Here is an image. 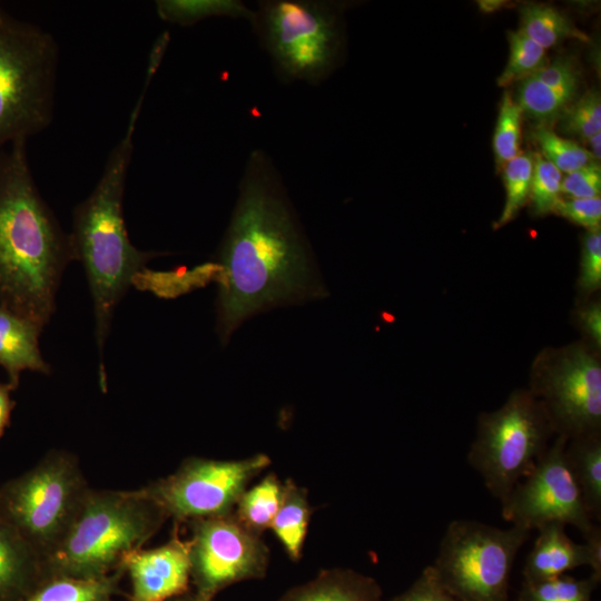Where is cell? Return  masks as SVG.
I'll list each match as a JSON object with an SVG mask.
<instances>
[{"label":"cell","mask_w":601,"mask_h":601,"mask_svg":"<svg viewBox=\"0 0 601 601\" xmlns=\"http://www.w3.org/2000/svg\"><path fill=\"white\" fill-rule=\"evenodd\" d=\"M562 173L550 161L536 155L529 198L535 215L554 213L561 198Z\"/></svg>","instance_id":"4dcf8cb0"},{"label":"cell","mask_w":601,"mask_h":601,"mask_svg":"<svg viewBox=\"0 0 601 601\" xmlns=\"http://www.w3.org/2000/svg\"><path fill=\"white\" fill-rule=\"evenodd\" d=\"M170 41V36H169V32H164L161 33L155 41L152 48H151V51H150V55H149V60H148V65H147V72H146V82H145V87H144V90L147 89L148 85L150 83L154 75L156 73L162 58H164V55L167 50V47H168V43Z\"/></svg>","instance_id":"f35d334b"},{"label":"cell","mask_w":601,"mask_h":601,"mask_svg":"<svg viewBox=\"0 0 601 601\" xmlns=\"http://www.w3.org/2000/svg\"><path fill=\"white\" fill-rule=\"evenodd\" d=\"M168 519L146 487L88 491L67 533L46 559L47 574L95 579L122 565Z\"/></svg>","instance_id":"277c9868"},{"label":"cell","mask_w":601,"mask_h":601,"mask_svg":"<svg viewBox=\"0 0 601 601\" xmlns=\"http://www.w3.org/2000/svg\"><path fill=\"white\" fill-rule=\"evenodd\" d=\"M216 272L223 343L255 314L326 295L283 178L260 148L247 156Z\"/></svg>","instance_id":"6da1fadb"},{"label":"cell","mask_w":601,"mask_h":601,"mask_svg":"<svg viewBox=\"0 0 601 601\" xmlns=\"http://www.w3.org/2000/svg\"><path fill=\"white\" fill-rule=\"evenodd\" d=\"M263 453L240 460L191 456L146 490L175 525L233 512L248 483L270 465Z\"/></svg>","instance_id":"30bf717a"},{"label":"cell","mask_w":601,"mask_h":601,"mask_svg":"<svg viewBox=\"0 0 601 601\" xmlns=\"http://www.w3.org/2000/svg\"><path fill=\"white\" fill-rule=\"evenodd\" d=\"M510 57L497 85L505 87L521 81L546 65L545 49L540 47L523 32L509 31Z\"/></svg>","instance_id":"83f0119b"},{"label":"cell","mask_w":601,"mask_h":601,"mask_svg":"<svg viewBox=\"0 0 601 601\" xmlns=\"http://www.w3.org/2000/svg\"><path fill=\"white\" fill-rule=\"evenodd\" d=\"M13 390L9 383L0 384V439L10 423L11 412L14 407V402L10 397Z\"/></svg>","instance_id":"ab89813d"},{"label":"cell","mask_w":601,"mask_h":601,"mask_svg":"<svg viewBox=\"0 0 601 601\" xmlns=\"http://www.w3.org/2000/svg\"><path fill=\"white\" fill-rule=\"evenodd\" d=\"M531 392L544 405L555 435L573 439L600 433L601 365L583 345L554 354L535 372Z\"/></svg>","instance_id":"4fadbf2b"},{"label":"cell","mask_w":601,"mask_h":601,"mask_svg":"<svg viewBox=\"0 0 601 601\" xmlns=\"http://www.w3.org/2000/svg\"><path fill=\"white\" fill-rule=\"evenodd\" d=\"M519 82L516 104L522 112L541 120L553 118L565 109L578 87V85L554 87L533 77Z\"/></svg>","instance_id":"d4e9b609"},{"label":"cell","mask_w":601,"mask_h":601,"mask_svg":"<svg viewBox=\"0 0 601 601\" xmlns=\"http://www.w3.org/2000/svg\"><path fill=\"white\" fill-rule=\"evenodd\" d=\"M554 213L589 230L600 229L601 199L600 197L561 199Z\"/></svg>","instance_id":"e575fe53"},{"label":"cell","mask_w":601,"mask_h":601,"mask_svg":"<svg viewBox=\"0 0 601 601\" xmlns=\"http://www.w3.org/2000/svg\"><path fill=\"white\" fill-rule=\"evenodd\" d=\"M158 17L169 23L188 27L214 18L245 19L249 22L253 9L239 0H158Z\"/></svg>","instance_id":"603a6c76"},{"label":"cell","mask_w":601,"mask_h":601,"mask_svg":"<svg viewBox=\"0 0 601 601\" xmlns=\"http://www.w3.org/2000/svg\"><path fill=\"white\" fill-rule=\"evenodd\" d=\"M522 110L510 92H505L500 106L493 148L496 162L503 165L520 154Z\"/></svg>","instance_id":"f546056e"},{"label":"cell","mask_w":601,"mask_h":601,"mask_svg":"<svg viewBox=\"0 0 601 601\" xmlns=\"http://www.w3.org/2000/svg\"><path fill=\"white\" fill-rule=\"evenodd\" d=\"M168 601H213V599L206 598L197 593L196 591H188L184 594L175 597Z\"/></svg>","instance_id":"b9f144b4"},{"label":"cell","mask_w":601,"mask_h":601,"mask_svg":"<svg viewBox=\"0 0 601 601\" xmlns=\"http://www.w3.org/2000/svg\"><path fill=\"white\" fill-rule=\"evenodd\" d=\"M538 532L523 568V582L534 583L553 579L582 565H588L591 574L601 580L599 525L583 536L582 544L574 542L566 534L565 525L562 523H548L539 528Z\"/></svg>","instance_id":"9a60e30c"},{"label":"cell","mask_w":601,"mask_h":601,"mask_svg":"<svg viewBox=\"0 0 601 601\" xmlns=\"http://www.w3.org/2000/svg\"><path fill=\"white\" fill-rule=\"evenodd\" d=\"M599 582L592 574L582 580L563 574L534 583L523 582L518 601H592Z\"/></svg>","instance_id":"484cf974"},{"label":"cell","mask_w":601,"mask_h":601,"mask_svg":"<svg viewBox=\"0 0 601 601\" xmlns=\"http://www.w3.org/2000/svg\"><path fill=\"white\" fill-rule=\"evenodd\" d=\"M543 158L554 165L561 173H572L593 161L591 152L578 142L562 138L546 128H538L533 132Z\"/></svg>","instance_id":"f1b7e54d"},{"label":"cell","mask_w":601,"mask_h":601,"mask_svg":"<svg viewBox=\"0 0 601 601\" xmlns=\"http://www.w3.org/2000/svg\"><path fill=\"white\" fill-rule=\"evenodd\" d=\"M122 564L131 581L129 601H168L189 591V543L178 525L167 543L134 551Z\"/></svg>","instance_id":"5bb4252c"},{"label":"cell","mask_w":601,"mask_h":601,"mask_svg":"<svg viewBox=\"0 0 601 601\" xmlns=\"http://www.w3.org/2000/svg\"><path fill=\"white\" fill-rule=\"evenodd\" d=\"M560 129L587 140L601 132V99L598 90L585 92L574 105L566 108L560 120Z\"/></svg>","instance_id":"1f68e13d"},{"label":"cell","mask_w":601,"mask_h":601,"mask_svg":"<svg viewBox=\"0 0 601 601\" xmlns=\"http://www.w3.org/2000/svg\"><path fill=\"white\" fill-rule=\"evenodd\" d=\"M132 109L125 135L109 154L91 194L73 211L69 234L75 259L83 265L95 314V337L102 361L114 312L129 285L144 272L154 252L136 248L124 217V194L134 151V132L144 97Z\"/></svg>","instance_id":"3957f363"},{"label":"cell","mask_w":601,"mask_h":601,"mask_svg":"<svg viewBox=\"0 0 601 601\" xmlns=\"http://www.w3.org/2000/svg\"><path fill=\"white\" fill-rule=\"evenodd\" d=\"M312 516L308 493L292 479L284 482L282 501L270 529L292 561L302 559L303 546Z\"/></svg>","instance_id":"44dd1931"},{"label":"cell","mask_w":601,"mask_h":601,"mask_svg":"<svg viewBox=\"0 0 601 601\" xmlns=\"http://www.w3.org/2000/svg\"><path fill=\"white\" fill-rule=\"evenodd\" d=\"M530 533L516 525L501 529L475 520H454L431 566L457 601H509L513 563Z\"/></svg>","instance_id":"9c48e42d"},{"label":"cell","mask_w":601,"mask_h":601,"mask_svg":"<svg viewBox=\"0 0 601 601\" xmlns=\"http://www.w3.org/2000/svg\"><path fill=\"white\" fill-rule=\"evenodd\" d=\"M46 577L45 556L0 511V601H19Z\"/></svg>","instance_id":"2e32d148"},{"label":"cell","mask_w":601,"mask_h":601,"mask_svg":"<svg viewBox=\"0 0 601 601\" xmlns=\"http://www.w3.org/2000/svg\"><path fill=\"white\" fill-rule=\"evenodd\" d=\"M589 147L591 148L590 152L594 159H600L601 157V132L587 139Z\"/></svg>","instance_id":"60d3db41"},{"label":"cell","mask_w":601,"mask_h":601,"mask_svg":"<svg viewBox=\"0 0 601 601\" xmlns=\"http://www.w3.org/2000/svg\"><path fill=\"white\" fill-rule=\"evenodd\" d=\"M568 440L563 435H556L533 470L501 503L505 521L530 531L551 522L570 524L578 529L582 536L594 529L595 524L565 462Z\"/></svg>","instance_id":"7c38bea8"},{"label":"cell","mask_w":601,"mask_h":601,"mask_svg":"<svg viewBox=\"0 0 601 601\" xmlns=\"http://www.w3.org/2000/svg\"><path fill=\"white\" fill-rule=\"evenodd\" d=\"M284 483L275 473L267 474L250 489H246L239 497L234 513L238 521L255 534L270 529L278 511Z\"/></svg>","instance_id":"7402d4cb"},{"label":"cell","mask_w":601,"mask_h":601,"mask_svg":"<svg viewBox=\"0 0 601 601\" xmlns=\"http://www.w3.org/2000/svg\"><path fill=\"white\" fill-rule=\"evenodd\" d=\"M346 4L331 0H262L249 23L285 85L319 86L341 66Z\"/></svg>","instance_id":"5b68a950"},{"label":"cell","mask_w":601,"mask_h":601,"mask_svg":"<svg viewBox=\"0 0 601 601\" xmlns=\"http://www.w3.org/2000/svg\"><path fill=\"white\" fill-rule=\"evenodd\" d=\"M521 32L543 49L554 47L565 39L587 37L563 14L544 4H528L521 10Z\"/></svg>","instance_id":"cb8c5ba5"},{"label":"cell","mask_w":601,"mask_h":601,"mask_svg":"<svg viewBox=\"0 0 601 601\" xmlns=\"http://www.w3.org/2000/svg\"><path fill=\"white\" fill-rule=\"evenodd\" d=\"M58 63L52 35L0 6V149L51 124Z\"/></svg>","instance_id":"8992f818"},{"label":"cell","mask_w":601,"mask_h":601,"mask_svg":"<svg viewBox=\"0 0 601 601\" xmlns=\"http://www.w3.org/2000/svg\"><path fill=\"white\" fill-rule=\"evenodd\" d=\"M553 435L542 402L531 391L519 390L499 410L480 416L467 462L502 503L533 470Z\"/></svg>","instance_id":"ba28073f"},{"label":"cell","mask_w":601,"mask_h":601,"mask_svg":"<svg viewBox=\"0 0 601 601\" xmlns=\"http://www.w3.org/2000/svg\"><path fill=\"white\" fill-rule=\"evenodd\" d=\"M41 331L30 321L0 306V365L7 371L8 383L13 388L18 386L23 371L50 373L39 348Z\"/></svg>","instance_id":"ac0fdd59"},{"label":"cell","mask_w":601,"mask_h":601,"mask_svg":"<svg viewBox=\"0 0 601 601\" xmlns=\"http://www.w3.org/2000/svg\"><path fill=\"white\" fill-rule=\"evenodd\" d=\"M125 574L122 564L114 572L95 579L48 575L19 601H115Z\"/></svg>","instance_id":"d6986e66"},{"label":"cell","mask_w":601,"mask_h":601,"mask_svg":"<svg viewBox=\"0 0 601 601\" xmlns=\"http://www.w3.org/2000/svg\"><path fill=\"white\" fill-rule=\"evenodd\" d=\"M529 77L554 87L578 85V75L572 62L566 58H559L536 70Z\"/></svg>","instance_id":"8d00e7d4"},{"label":"cell","mask_w":601,"mask_h":601,"mask_svg":"<svg viewBox=\"0 0 601 601\" xmlns=\"http://www.w3.org/2000/svg\"><path fill=\"white\" fill-rule=\"evenodd\" d=\"M580 324L592 342L600 347L601 345V306L599 303H591L580 309Z\"/></svg>","instance_id":"74e56055"},{"label":"cell","mask_w":601,"mask_h":601,"mask_svg":"<svg viewBox=\"0 0 601 601\" xmlns=\"http://www.w3.org/2000/svg\"><path fill=\"white\" fill-rule=\"evenodd\" d=\"M601 167L593 161L562 178L561 193L571 198L600 197Z\"/></svg>","instance_id":"836d02e7"},{"label":"cell","mask_w":601,"mask_h":601,"mask_svg":"<svg viewBox=\"0 0 601 601\" xmlns=\"http://www.w3.org/2000/svg\"><path fill=\"white\" fill-rule=\"evenodd\" d=\"M582 292L592 293L601 285V233L589 230L582 240L580 275L578 279Z\"/></svg>","instance_id":"d6a6232c"},{"label":"cell","mask_w":601,"mask_h":601,"mask_svg":"<svg viewBox=\"0 0 601 601\" xmlns=\"http://www.w3.org/2000/svg\"><path fill=\"white\" fill-rule=\"evenodd\" d=\"M278 601H383V589L373 577L353 569L332 568L288 589Z\"/></svg>","instance_id":"e0dca14e"},{"label":"cell","mask_w":601,"mask_h":601,"mask_svg":"<svg viewBox=\"0 0 601 601\" xmlns=\"http://www.w3.org/2000/svg\"><path fill=\"white\" fill-rule=\"evenodd\" d=\"M391 601H457L439 582L431 565L404 592Z\"/></svg>","instance_id":"d590c367"},{"label":"cell","mask_w":601,"mask_h":601,"mask_svg":"<svg viewBox=\"0 0 601 601\" xmlns=\"http://www.w3.org/2000/svg\"><path fill=\"white\" fill-rule=\"evenodd\" d=\"M187 524L190 528V582L200 595L214 599L235 583L266 575L268 546L260 535L238 521L234 511Z\"/></svg>","instance_id":"8fae6325"},{"label":"cell","mask_w":601,"mask_h":601,"mask_svg":"<svg viewBox=\"0 0 601 601\" xmlns=\"http://www.w3.org/2000/svg\"><path fill=\"white\" fill-rule=\"evenodd\" d=\"M89 490L78 457L51 450L33 467L0 485V511L47 559Z\"/></svg>","instance_id":"52a82bcc"},{"label":"cell","mask_w":601,"mask_h":601,"mask_svg":"<svg viewBox=\"0 0 601 601\" xmlns=\"http://www.w3.org/2000/svg\"><path fill=\"white\" fill-rule=\"evenodd\" d=\"M533 167L534 158L530 154H519L504 164L505 204L496 221V228L512 220L529 198Z\"/></svg>","instance_id":"4316f807"},{"label":"cell","mask_w":601,"mask_h":601,"mask_svg":"<svg viewBox=\"0 0 601 601\" xmlns=\"http://www.w3.org/2000/svg\"><path fill=\"white\" fill-rule=\"evenodd\" d=\"M26 146L0 149V306L42 329L61 275L76 259L70 235L36 186Z\"/></svg>","instance_id":"7a4b0ae2"},{"label":"cell","mask_w":601,"mask_h":601,"mask_svg":"<svg viewBox=\"0 0 601 601\" xmlns=\"http://www.w3.org/2000/svg\"><path fill=\"white\" fill-rule=\"evenodd\" d=\"M564 457L592 520L601 518V436L600 433L568 440Z\"/></svg>","instance_id":"ffe728a7"}]
</instances>
